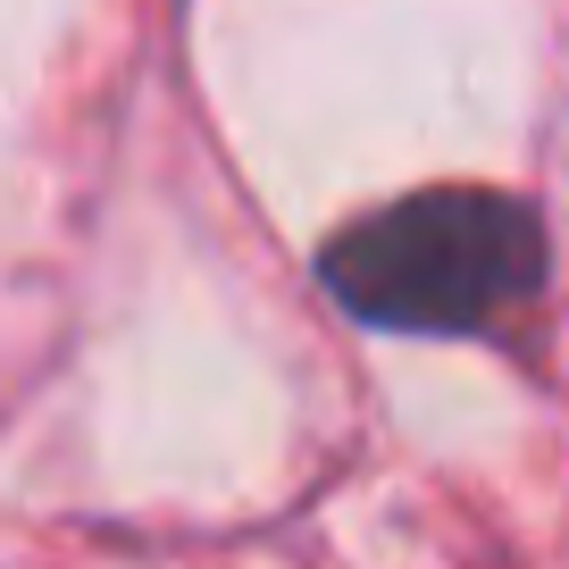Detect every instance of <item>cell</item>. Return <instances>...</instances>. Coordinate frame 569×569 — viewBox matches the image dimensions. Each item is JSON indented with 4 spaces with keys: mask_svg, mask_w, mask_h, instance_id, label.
I'll return each instance as SVG.
<instances>
[{
    "mask_svg": "<svg viewBox=\"0 0 569 569\" xmlns=\"http://www.w3.org/2000/svg\"><path fill=\"white\" fill-rule=\"evenodd\" d=\"M319 277L369 327L461 336V327H486L536 293L545 234H536V218L511 193L436 184V193H410L393 210L360 218L352 234H336Z\"/></svg>",
    "mask_w": 569,
    "mask_h": 569,
    "instance_id": "6da1fadb",
    "label": "cell"
}]
</instances>
